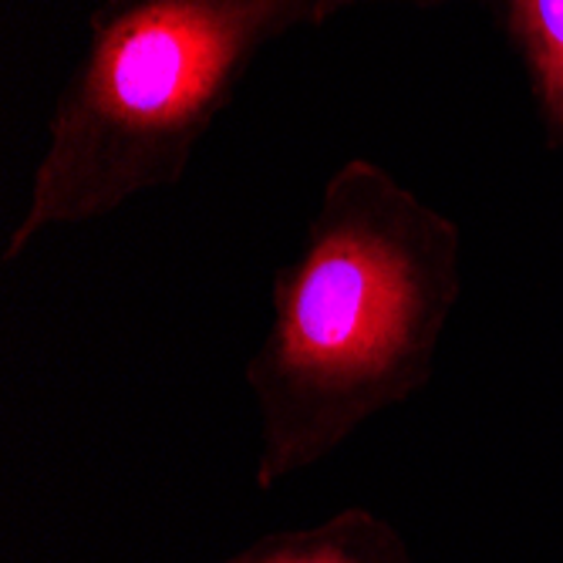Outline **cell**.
<instances>
[{
    "instance_id": "6da1fadb",
    "label": "cell",
    "mask_w": 563,
    "mask_h": 563,
    "mask_svg": "<svg viewBox=\"0 0 563 563\" xmlns=\"http://www.w3.org/2000/svg\"><path fill=\"white\" fill-rule=\"evenodd\" d=\"M463 233L382 163L321 186L271 287V328L243 382L257 408L253 486L280 489L419 395L463 290Z\"/></svg>"
},
{
    "instance_id": "7a4b0ae2",
    "label": "cell",
    "mask_w": 563,
    "mask_h": 563,
    "mask_svg": "<svg viewBox=\"0 0 563 563\" xmlns=\"http://www.w3.org/2000/svg\"><path fill=\"white\" fill-rule=\"evenodd\" d=\"M338 0H101L88 44L51 109L0 264L47 233L119 213L176 186L199 142L230 109L257 58Z\"/></svg>"
},
{
    "instance_id": "3957f363",
    "label": "cell",
    "mask_w": 563,
    "mask_h": 563,
    "mask_svg": "<svg viewBox=\"0 0 563 563\" xmlns=\"http://www.w3.org/2000/svg\"><path fill=\"white\" fill-rule=\"evenodd\" d=\"M213 563H419L405 533L368 506H344L303 527L271 530Z\"/></svg>"
},
{
    "instance_id": "277c9868",
    "label": "cell",
    "mask_w": 563,
    "mask_h": 563,
    "mask_svg": "<svg viewBox=\"0 0 563 563\" xmlns=\"http://www.w3.org/2000/svg\"><path fill=\"white\" fill-rule=\"evenodd\" d=\"M506 14L527 55L543 112L563 139V0H506Z\"/></svg>"
},
{
    "instance_id": "5b68a950",
    "label": "cell",
    "mask_w": 563,
    "mask_h": 563,
    "mask_svg": "<svg viewBox=\"0 0 563 563\" xmlns=\"http://www.w3.org/2000/svg\"><path fill=\"white\" fill-rule=\"evenodd\" d=\"M365 4H385V0H338V4H334V14H347V11L365 8Z\"/></svg>"
}]
</instances>
